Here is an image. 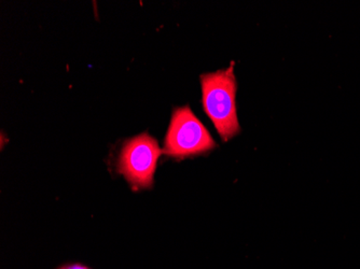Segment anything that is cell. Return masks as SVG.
I'll return each instance as SVG.
<instances>
[{"mask_svg": "<svg viewBox=\"0 0 360 269\" xmlns=\"http://www.w3.org/2000/svg\"><path fill=\"white\" fill-rule=\"evenodd\" d=\"M201 84L204 110L215 124L221 138L228 141L240 129L236 113L233 63L228 70L203 74Z\"/></svg>", "mask_w": 360, "mask_h": 269, "instance_id": "obj_1", "label": "cell"}, {"mask_svg": "<svg viewBox=\"0 0 360 269\" xmlns=\"http://www.w3.org/2000/svg\"><path fill=\"white\" fill-rule=\"evenodd\" d=\"M215 145L203 123L189 107L174 110L163 152L175 159H185L207 152Z\"/></svg>", "mask_w": 360, "mask_h": 269, "instance_id": "obj_2", "label": "cell"}, {"mask_svg": "<svg viewBox=\"0 0 360 269\" xmlns=\"http://www.w3.org/2000/svg\"><path fill=\"white\" fill-rule=\"evenodd\" d=\"M60 269H89L88 267L82 266V265H68V266L60 267Z\"/></svg>", "mask_w": 360, "mask_h": 269, "instance_id": "obj_4", "label": "cell"}, {"mask_svg": "<svg viewBox=\"0 0 360 269\" xmlns=\"http://www.w3.org/2000/svg\"><path fill=\"white\" fill-rule=\"evenodd\" d=\"M163 153L158 141L148 135L129 139L119 157L118 171L134 190L153 187L158 159Z\"/></svg>", "mask_w": 360, "mask_h": 269, "instance_id": "obj_3", "label": "cell"}]
</instances>
